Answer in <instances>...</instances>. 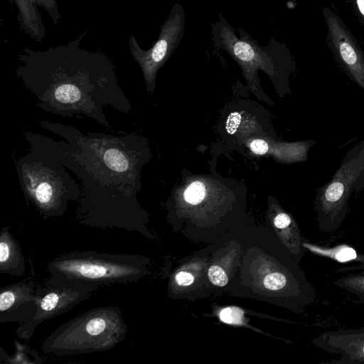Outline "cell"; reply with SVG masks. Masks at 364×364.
<instances>
[{
  "label": "cell",
  "mask_w": 364,
  "mask_h": 364,
  "mask_svg": "<svg viewBox=\"0 0 364 364\" xmlns=\"http://www.w3.org/2000/svg\"><path fill=\"white\" fill-rule=\"evenodd\" d=\"M146 264L145 257L134 254L73 251L60 255L48 264V279L99 287L128 284L138 281L146 274Z\"/></svg>",
  "instance_id": "8992f818"
},
{
  "label": "cell",
  "mask_w": 364,
  "mask_h": 364,
  "mask_svg": "<svg viewBox=\"0 0 364 364\" xmlns=\"http://www.w3.org/2000/svg\"><path fill=\"white\" fill-rule=\"evenodd\" d=\"M185 19L183 8L176 3L161 25L157 40L149 49H142L134 36L129 37V52L141 70L146 90L150 94L155 89L157 72L180 46L185 31Z\"/></svg>",
  "instance_id": "ba28073f"
},
{
  "label": "cell",
  "mask_w": 364,
  "mask_h": 364,
  "mask_svg": "<svg viewBox=\"0 0 364 364\" xmlns=\"http://www.w3.org/2000/svg\"><path fill=\"white\" fill-rule=\"evenodd\" d=\"M312 343L318 348L338 355L332 364H364V327L341 328L319 333Z\"/></svg>",
  "instance_id": "8fae6325"
},
{
  "label": "cell",
  "mask_w": 364,
  "mask_h": 364,
  "mask_svg": "<svg viewBox=\"0 0 364 364\" xmlns=\"http://www.w3.org/2000/svg\"><path fill=\"white\" fill-rule=\"evenodd\" d=\"M18 9L21 29L36 41H41L46 34V26L33 0H9Z\"/></svg>",
  "instance_id": "9a60e30c"
},
{
  "label": "cell",
  "mask_w": 364,
  "mask_h": 364,
  "mask_svg": "<svg viewBox=\"0 0 364 364\" xmlns=\"http://www.w3.org/2000/svg\"><path fill=\"white\" fill-rule=\"evenodd\" d=\"M127 331L119 306L97 307L60 326L44 339L41 350L56 355L104 352L122 342Z\"/></svg>",
  "instance_id": "277c9868"
},
{
  "label": "cell",
  "mask_w": 364,
  "mask_h": 364,
  "mask_svg": "<svg viewBox=\"0 0 364 364\" xmlns=\"http://www.w3.org/2000/svg\"><path fill=\"white\" fill-rule=\"evenodd\" d=\"M357 15L364 23V0H350Z\"/></svg>",
  "instance_id": "d4e9b609"
},
{
  "label": "cell",
  "mask_w": 364,
  "mask_h": 364,
  "mask_svg": "<svg viewBox=\"0 0 364 364\" xmlns=\"http://www.w3.org/2000/svg\"><path fill=\"white\" fill-rule=\"evenodd\" d=\"M26 270V262L21 247L10 232L4 226L0 232V273L21 277Z\"/></svg>",
  "instance_id": "5bb4252c"
},
{
  "label": "cell",
  "mask_w": 364,
  "mask_h": 364,
  "mask_svg": "<svg viewBox=\"0 0 364 364\" xmlns=\"http://www.w3.org/2000/svg\"><path fill=\"white\" fill-rule=\"evenodd\" d=\"M235 29L222 14L212 24V39L217 50L223 49L240 66L245 78L252 91L258 82L257 71L265 72L274 82H281L289 90L288 78L295 67L288 47L273 38L267 46H260L243 28Z\"/></svg>",
  "instance_id": "5b68a950"
},
{
  "label": "cell",
  "mask_w": 364,
  "mask_h": 364,
  "mask_svg": "<svg viewBox=\"0 0 364 364\" xmlns=\"http://www.w3.org/2000/svg\"><path fill=\"white\" fill-rule=\"evenodd\" d=\"M14 346L15 353L12 355H8L3 348L0 347L1 363L39 364L43 362L38 353L29 346L17 341H14Z\"/></svg>",
  "instance_id": "e0dca14e"
},
{
  "label": "cell",
  "mask_w": 364,
  "mask_h": 364,
  "mask_svg": "<svg viewBox=\"0 0 364 364\" xmlns=\"http://www.w3.org/2000/svg\"><path fill=\"white\" fill-rule=\"evenodd\" d=\"M328 41L336 61L350 79L364 91V52L342 21L331 10H323Z\"/></svg>",
  "instance_id": "30bf717a"
},
{
  "label": "cell",
  "mask_w": 364,
  "mask_h": 364,
  "mask_svg": "<svg viewBox=\"0 0 364 364\" xmlns=\"http://www.w3.org/2000/svg\"><path fill=\"white\" fill-rule=\"evenodd\" d=\"M99 286L81 282H61L47 278L44 284H37V308L33 317L16 329L17 337L28 341L41 323L67 312L87 299Z\"/></svg>",
  "instance_id": "9c48e42d"
},
{
  "label": "cell",
  "mask_w": 364,
  "mask_h": 364,
  "mask_svg": "<svg viewBox=\"0 0 364 364\" xmlns=\"http://www.w3.org/2000/svg\"><path fill=\"white\" fill-rule=\"evenodd\" d=\"M303 245L305 249L318 256L330 258L338 262H359L360 269H364V255L358 252L348 245L342 244L328 247L304 240Z\"/></svg>",
  "instance_id": "2e32d148"
},
{
  "label": "cell",
  "mask_w": 364,
  "mask_h": 364,
  "mask_svg": "<svg viewBox=\"0 0 364 364\" xmlns=\"http://www.w3.org/2000/svg\"><path fill=\"white\" fill-rule=\"evenodd\" d=\"M293 221L286 213H280L274 219V224L279 229H287L292 224Z\"/></svg>",
  "instance_id": "603a6c76"
},
{
  "label": "cell",
  "mask_w": 364,
  "mask_h": 364,
  "mask_svg": "<svg viewBox=\"0 0 364 364\" xmlns=\"http://www.w3.org/2000/svg\"><path fill=\"white\" fill-rule=\"evenodd\" d=\"M36 285L33 279H26L0 289V323H23L33 317L38 302Z\"/></svg>",
  "instance_id": "7c38bea8"
},
{
  "label": "cell",
  "mask_w": 364,
  "mask_h": 364,
  "mask_svg": "<svg viewBox=\"0 0 364 364\" xmlns=\"http://www.w3.org/2000/svg\"><path fill=\"white\" fill-rule=\"evenodd\" d=\"M264 287L270 290H280L288 284V277L283 273L273 272L269 274L264 279Z\"/></svg>",
  "instance_id": "ffe728a7"
},
{
  "label": "cell",
  "mask_w": 364,
  "mask_h": 364,
  "mask_svg": "<svg viewBox=\"0 0 364 364\" xmlns=\"http://www.w3.org/2000/svg\"><path fill=\"white\" fill-rule=\"evenodd\" d=\"M364 188V139L346 154L331 179L316 191L314 207L319 230H336L345 219L349 199Z\"/></svg>",
  "instance_id": "52a82bcc"
},
{
  "label": "cell",
  "mask_w": 364,
  "mask_h": 364,
  "mask_svg": "<svg viewBox=\"0 0 364 364\" xmlns=\"http://www.w3.org/2000/svg\"><path fill=\"white\" fill-rule=\"evenodd\" d=\"M220 319L227 323H231L234 321L233 311L230 308H225L220 313Z\"/></svg>",
  "instance_id": "484cf974"
},
{
  "label": "cell",
  "mask_w": 364,
  "mask_h": 364,
  "mask_svg": "<svg viewBox=\"0 0 364 364\" xmlns=\"http://www.w3.org/2000/svg\"><path fill=\"white\" fill-rule=\"evenodd\" d=\"M205 193V184L200 181H196L186 187L183 197L188 203L196 205L203 200Z\"/></svg>",
  "instance_id": "d6986e66"
},
{
  "label": "cell",
  "mask_w": 364,
  "mask_h": 364,
  "mask_svg": "<svg viewBox=\"0 0 364 364\" xmlns=\"http://www.w3.org/2000/svg\"><path fill=\"white\" fill-rule=\"evenodd\" d=\"M316 141L308 139L296 142H277L263 139H253L247 144L250 151L257 155L270 154L283 163L291 164L308 160V152Z\"/></svg>",
  "instance_id": "4fadbf2b"
},
{
  "label": "cell",
  "mask_w": 364,
  "mask_h": 364,
  "mask_svg": "<svg viewBox=\"0 0 364 364\" xmlns=\"http://www.w3.org/2000/svg\"><path fill=\"white\" fill-rule=\"evenodd\" d=\"M84 36L44 50L23 48L16 74L42 110L61 117L84 115L110 129L104 107L124 114L132 107L112 61L101 51L82 48Z\"/></svg>",
  "instance_id": "7a4b0ae2"
},
{
  "label": "cell",
  "mask_w": 364,
  "mask_h": 364,
  "mask_svg": "<svg viewBox=\"0 0 364 364\" xmlns=\"http://www.w3.org/2000/svg\"><path fill=\"white\" fill-rule=\"evenodd\" d=\"M38 6L43 8L55 24H58L61 18L58 0H33Z\"/></svg>",
  "instance_id": "44dd1931"
},
{
  "label": "cell",
  "mask_w": 364,
  "mask_h": 364,
  "mask_svg": "<svg viewBox=\"0 0 364 364\" xmlns=\"http://www.w3.org/2000/svg\"><path fill=\"white\" fill-rule=\"evenodd\" d=\"M334 285L355 295L364 303V270L346 274L336 280Z\"/></svg>",
  "instance_id": "ac0fdd59"
},
{
  "label": "cell",
  "mask_w": 364,
  "mask_h": 364,
  "mask_svg": "<svg viewBox=\"0 0 364 364\" xmlns=\"http://www.w3.org/2000/svg\"><path fill=\"white\" fill-rule=\"evenodd\" d=\"M175 280L176 283L181 286H188L193 282L194 278L193 276L188 272H180L176 275Z\"/></svg>",
  "instance_id": "cb8c5ba5"
},
{
  "label": "cell",
  "mask_w": 364,
  "mask_h": 364,
  "mask_svg": "<svg viewBox=\"0 0 364 364\" xmlns=\"http://www.w3.org/2000/svg\"><path fill=\"white\" fill-rule=\"evenodd\" d=\"M208 274L209 279L215 285L224 287L228 282L225 272L219 266L213 265L210 267Z\"/></svg>",
  "instance_id": "7402d4cb"
},
{
  "label": "cell",
  "mask_w": 364,
  "mask_h": 364,
  "mask_svg": "<svg viewBox=\"0 0 364 364\" xmlns=\"http://www.w3.org/2000/svg\"><path fill=\"white\" fill-rule=\"evenodd\" d=\"M40 126L66 140L60 141L63 164L81 182L75 220L90 228H120L150 237L147 213L137 199L141 171L151 157L148 140L134 132L84 134L50 121Z\"/></svg>",
  "instance_id": "6da1fadb"
},
{
  "label": "cell",
  "mask_w": 364,
  "mask_h": 364,
  "mask_svg": "<svg viewBox=\"0 0 364 364\" xmlns=\"http://www.w3.org/2000/svg\"><path fill=\"white\" fill-rule=\"evenodd\" d=\"M24 136L29 151L16 169L27 205L44 219L62 216L70 201L80 200L81 187L63 164L61 141L31 131Z\"/></svg>",
  "instance_id": "3957f363"
}]
</instances>
